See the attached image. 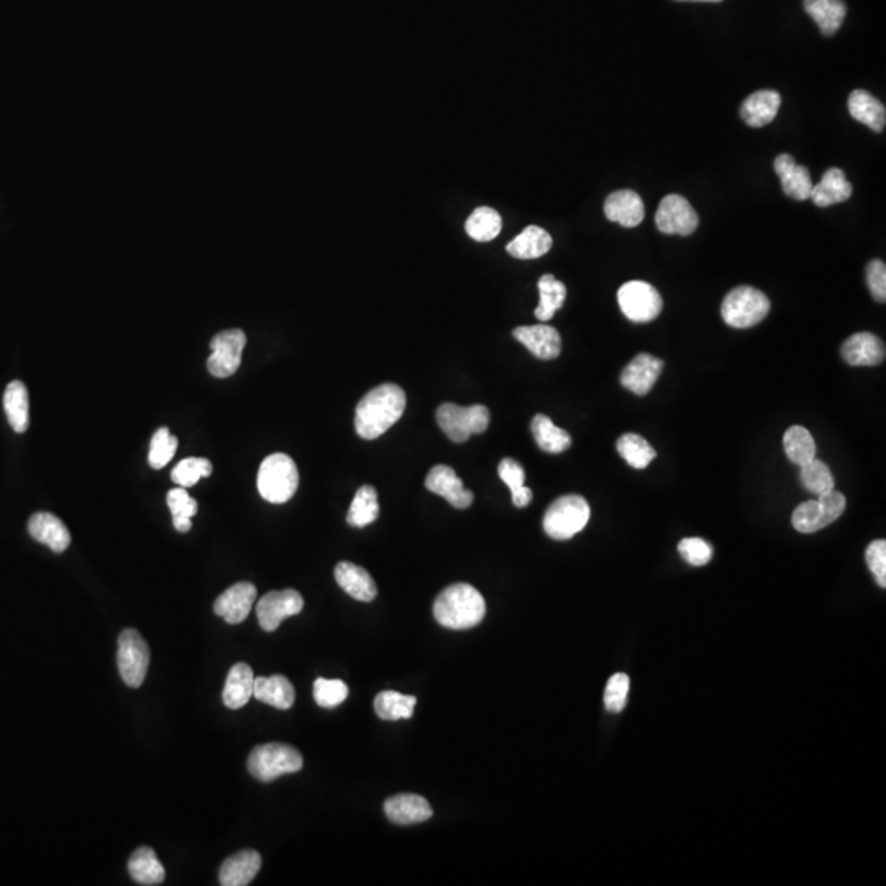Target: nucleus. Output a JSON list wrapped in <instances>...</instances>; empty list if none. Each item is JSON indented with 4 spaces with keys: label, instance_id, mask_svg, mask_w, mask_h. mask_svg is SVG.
<instances>
[{
    "label": "nucleus",
    "instance_id": "obj_1",
    "mask_svg": "<svg viewBox=\"0 0 886 886\" xmlns=\"http://www.w3.org/2000/svg\"><path fill=\"white\" fill-rule=\"evenodd\" d=\"M406 411V393L398 384H381L358 402L355 429L361 439L375 440L386 434Z\"/></svg>",
    "mask_w": 886,
    "mask_h": 886
},
{
    "label": "nucleus",
    "instance_id": "obj_2",
    "mask_svg": "<svg viewBox=\"0 0 886 886\" xmlns=\"http://www.w3.org/2000/svg\"><path fill=\"white\" fill-rule=\"evenodd\" d=\"M434 616L440 626L465 631L480 624L486 616L483 594L468 583H455L437 596Z\"/></svg>",
    "mask_w": 886,
    "mask_h": 886
},
{
    "label": "nucleus",
    "instance_id": "obj_3",
    "mask_svg": "<svg viewBox=\"0 0 886 886\" xmlns=\"http://www.w3.org/2000/svg\"><path fill=\"white\" fill-rule=\"evenodd\" d=\"M258 491L261 498L273 504L288 503L299 486V471L293 458L286 453L266 457L258 470Z\"/></svg>",
    "mask_w": 886,
    "mask_h": 886
},
{
    "label": "nucleus",
    "instance_id": "obj_4",
    "mask_svg": "<svg viewBox=\"0 0 886 886\" xmlns=\"http://www.w3.org/2000/svg\"><path fill=\"white\" fill-rule=\"evenodd\" d=\"M590 504L583 496L567 494L550 504L544 516L545 534L553 540H570L590 522Z\"/></svg>",
    "mask_w": 886,
    "mask_h": 886
},
{
    "label": "nucleus",
    "instance_id": "obj_5",
    "mask_svg": "<svg viewBox=\"0 0 886 886\" xmlns=\"http://www.w3.org/2000/svg\"><path fill=\"white\" fill-rule=\"evenodd\" d=\"M770 307V299L762 291L752 286H739L722 301L721 316L729 327L749 329L768 316Z\"/></svg>",
    "mask_w": 886,
    "mask_h": 886
},
{
    "label": "nucleus",
    "instance_id": "obj_6",
    "mask_svg": "<svg viewBox=\"0 0 886 886\" xmlns=\"http://www.w3.org/2000/svg\"><path fill=\"white\" fill-rule=\"evenodd\" d=\"M304 765L299 750L291 745L271 744L258 745L248 757V770L256 780L268 781L283 777L286 773H296Z\"/></svg>",
    "mask_w": 886,
    "mask_h": 886
},
{
    "label": "nucleus",
    "instance_id": "obj_7",
    "mask_svg": "<svg viewBox=\"0 0 886 886\" xmlns=\"http://www.w3.org/2000/svg\"><path fill=\"white\" fill-rule=\"evenodd\" d=\"M491 414L488 407L475 404V406L462 407L445 402L437 409V422L443 434L455 443H463L470 440L473 435L485 434L488 429Z\"/></svg>",
    "mask_w": 886,
    "mask_h": 886
},
{
    "label": "nucleus",
    "instance_id": "obj_8",
    "mask_svg": "<svg viewBox=\"0 0 886 886\" xmlns=\"http://www.w3.org/2000/svg\"><path fill=\"white\" fill-rule=\"evenodd\" d=\"M845 511V496L836 489L819 494L818 499L796 507L791 517L793 527L801 534H814L831 526Z\"/></svg>",
    "mask_w": 886,
    "mask_h": 886
},
{
    "label": "nucleus",
    "instance_id": "obj_9",
    "mask_svg": "<svg viewBox=\"0 0 886 886\" xmlns=\"http://www.w3.org/2000/svg\"><path fill=\"white\" fill-rule=\"evenodd\" d=\"M617 302L622 314L635 324H647L662 312V296L652 284L645 281H629L617 291Z\"/></svg>",
    "mask_w": 886,
    "mask_h": 886
},
{
    "label": "nucleus",
    "instance_id": "obj_10",
    "mask_svg": "<svg viewBox=\"0 0 886 886\" xmlns=\"http://www.w3.org/2000/svg\"><path fill=\"white\" fill-rule=\"evenodd\" d=\"M117 665H119L122 680L132 688L142 686L147 678L148 665H150V649L140 632L135 629H125L119 637V650H117Z\"/></svg>",
    "mask_w": 886,
    "mask_h": 886
},
{
    "label": "nucleus",
    "instance_id": "obj_11",
    "mask_svg": "<svg viewBox=\"0 0 886 886\" xmlns=\"http://www.w3.org/2000/svg\"><path fill=\"white\" fill-rule=\"evenodd\" d=\"M245 345H247V335L243 330L230 329L215 335L211 342V357L207 360L209 373L215 378H229L235 375L242 365Z\"/></svg>",
    "mask_w": 886,
    "mask_h": 886
},
{
    "label": "nucleus",
    "instance_id": "obj_12",
    "mask_svg": "<svg viewBox=\"0 0 886 886\" xmlns=\"http://www.w3.org/2000/svg\"><path fill=\"white\" fill-rule=\"evenodd\" d=\"M655 225L660 232L667 235L688 237L698 229L699 217L688 199L678 194H670L658 206Z\"/></svg>",
    "mask_w": 886,
    "mask_h": 886
},
{
    "label": "nucleus",
    "instance_id": "obj_13",
    "mask_svg": "<svg viewBox=\"0 0 886 886\" xmlns=\"http://www.w3.org/2000/svg\"><path fill=\"white\" fill-rule=\"evenodd\" d=\"M302 608H304V598L299 591H271L256 604V617L263 631L273 632L281 626L284 619L296 616Z\"/></svg>",
    "mask_w": 886,
    "mask_h": 886
},
{
    "label": "nucleus",
    "instance_id": "obj_14",
    "mask_svg": "<svg viewBox=\"0 0 886 886\" xmlns=\"http://www.w3.org/2000/svg\"><path fill=\"white\" fill-rule=\"evenodd\" d=\"M425 488L447 499L457 509L470 507L475 499L473 493L463 486L462 478L447 465H437L429 471L425 478Z\"/></svg>",
    "mask_w": 886,
    "mask_h": 886
},
{
    "label": "nucleus",
    "instance_id": "obj_15",
    "mask_svg": "<svg viewBox=\"0 0 886 886\" xmlns=\"http://www.w3.org/2000/svg\"><path fill=\"white\" fill-rule=\"evenodd\" d=\"M256 601V588L248 581L230 586L215 599L214 611L217 616L224 617L229 624H240L252 612Z\"/></svg>",
    "mask_w": 886,
    "mask_h": 886
},
{
    "label": "nucleus",
    "instance_id": "obj_16",
    "mask_svg": "<svg viewBox=\"0 0 886 886\" xmlns=\"http://www.w3.org/2000/svg\"><path fill=\"white\" fill-rule=\"evenodd\" d=\"M512 335L540 360H555L562 352V337L550 325H524L517 327Z\"/></svg>",
    "mask_w": 886,
    "mask_h": 886
},
{
    "label": "nucleus",
    "instance_id": "obj_17",
    "mask_svg": "<svg viewBox=\"0 0 886 886\" xmlns=\"http://www.w3.org/2000/svg\"><path fill=\"white\" fill-rule=\"evenodd\" d=\"M662 370L663 361L660 358L649 353H640L622 371L621 384L631 393L645 396L654 388Z\"/></svg>",
    "mask_w": 886,
    "mask_h": 886
},
{
    "label": "nucleus",
    "instance_id": "obj_18",
    "mask_svg": "<svg viewBox=\"0 0 886 886\" xmlns=\"http://www.w3.org/2000/svg\"><path fill=\"white\" fill-rule=\"evenodd\" d=\"M604 214L611 222L634 229L642 224L645 217V207L642 197L631 189H621L612 192L604 202Z\"/></svg>",
    "mask_w": 886,
    "mask_h": 886
},
{
    "label": "nucleus",
    "instance_id": "obj_19",
    "mask_svg": "<svg viewBox=\"0 0 886 886\" xmlns=\"http://www.w3.org/2000/svg\"><path fill=\"white\" fill-rule=\"evenodd\" d=\"M773 168L780 176L781 188L786 196L795 201H808L813 189V179L806 166L798 165L793 156L783 153L775 160Z\"/></svg>",
    "mask_w": 886,
    "mask_h": 886
},
{
    "label": "nucleus",
    "instance_id": "obj_20",
    "mask_svg": "<svg viewBox=\"0 0 886 886\" xmlns=\"http://www.w3.org/2000/svg\"><path fill=\"white\" fill-rule=\"evenodd\" d=\"M384 813L391 823L409 826V824L424 823L432 818L434 811L424 796L402 793L386 800Z\"/></svg>",
    "mask_w": 886,
    "mask_h": 886
},
{
    "label": "nucleus",
    "instance_id": "obj_21",
    "mask_svg": "<svg viewBox=\"0 0 886 886\" xmlns=\"http://www.w3.org/2000/svg\"><path fill=\"white\" fill-rule=\"evenodd\" d=\"M28 532L40 544L55 553H63L71 544V534L60 517L50 512H37L28 521Z\"/></svg>",
    "mask_w": 886,
    "mask_h": 886
},
{
    "label": "nucleus",
    "instance_id": "obj_22",
    "mask_svg": "<svg viewBox=\"0 0 886 886\" xmlns=\"http://www.w3.org/2000/svg\"><path fill=\"white\" fill-rule=\"evenodd\" d=\"M841 353L850 366H877L885 360V345L877 335L860 332L845 340Z\"/></svg>",
    "mask_w": 886,
    "mask_h": 886
},
{
    "label": "nucleus",
    "instance_id": "obj_23",
    "mask_svg": "<svg viewBox=\"0 0 886 886\" xmlns=\"http://www.w3.org/2000/svg\"><path fill=\"white\" fill-rule=\"evenodd\" d=\"M335 581L345 593L361 603H371L378 594V588L365 568L352 562H340L335 567Z\"/></svg>",
    "mask_w": 886,
    "mask_h": 886
},
{
    "label": "nucleus",
    "instance_id": "obj_24",
    "mask_svg": "<svg viewBox=\"0 0 886 886\" xmlns=\"http://www.w3.org/2000/svg\"><path fill=\"white\" fill-rule=\"evenodd\" d=\"M261 857L256 850H240L220 867V885L247 886L260 872Z\"/></svg>",
    "mask_w": 886,
    "mask_h": 886
},
{
    "label": "nucleus",
    "instance_id": "obj_25",
    "mask_svg": "<svg viewBox=\"0 0 886 886\" xmlns=\"http://www.w3.org/2000/svg\"><path fill=\"white\" fill-rule=\"evenodd\" d=\"M852 191L854 188L845 178L844 171L839 168H831L827 169L818 184H813L809 199H813L814 204L818 207H831L834 204L849 201Z\"/></svg>",
    "mask_w": 886,
    "mask_h": 886
},
{
    "label": "nucleus",
    "instance_id": "obj_26",
    "mask_svg": "<svg viewBox=\"0 0 886 886\" xmlns=\"http://www.w3.org/2000/svg\"><path fill=\"white\" fill-rule=\"evenodd\" d=\"M781 96L777 91H759L745 99L740 117L749 127H765L777 117Z\"/></svg>",
    "mask_w": 886,
    "mask_h": 886
},
{
    "label": "nucleus",
    "instance_id": "obj_27",
    "mask_svg": "<svg viewBox=\"0 0 886 886\" xmlns=\"http://www.w3.org/2000/svg\"><path fill=\"white\" fill-rule=\"evenodd\" d=\"M553 240L547 230L529 225L512 242L507 243V253L517 260H535L552 250Z\"/></svg>",
    "mask_w": 886,
    "mask_h": 886
},
{
    "label": "nucleus",
    "instance_id": "obj_28",
    "mask_svg": "<svg viewBox=\"0 0 886 886\" xmlns=\"http://www.w3.org/2000/svg\"><path fill=\"white\" fill-rule=\"evenodd\" d=\"M253 698L273 708L289 709L296 699V691L291 681L283 675L260 676L255 678Z\"/></svg>",
    "mask_w": 886,
    "mask_h": 886
},
{
    "label": "nucleus",
    "instance_id": "obj_29",
    "mask_svg": "<svg viewBox=\"0 0 886 886\" xmlns=\"http://www.w3.org/2000/svg\"><path fill=\"white\" fill-rule=\"evenodd\" d=\"M255 688V675L247 663H237L230 668L227 681H225L224 704L229 709H240L253 698Z\"/></svg>",
    "mask_w": 886,
    "mask_h": 886
},
{
    "label": "nucleus",
    "instance_id": "obj_30",
    "mask_svg": "<svg viewBox=\"0 0 886 886\" xmlns=\"http://www.w3.org/2000/svg\"><path fill=\"white\" fill-rule=\"evenodd\" d=\"M804 10L816 22L824 37L839 32L847 15L844 0H804Z\"/></svg>",
    "mask_w": 886,
    "mask_h": 886
},
{
    "label": "nucleus",
    "instance_id": "obj_31",
    "mask_svg": "<svg viewBox=\"0 0 886 886\" xmlns=\"http://www.w3.org/2000/svg\"><path fill=\"white\" fill-rule=\"evenodd\" d=\"M849 114L860 124L872 128L873 132L882 133L886 125V110L877 97L870 92L857 91L849 96Z\"/></svg>",
    "mask_w": 886,
    "mask_h": 886
},
{
    "label": "nucleus",
    "instance_id": "obj_32",
    "mask_svg": "<svg viewBox=\"0 0 886 886\" xmlns=\"http://www.w3.org/2000/svg\"><path fill=\"white\" fill-rule=\"evenodd\" d=\"M128 873L138 885H161L166 877L165 867L150 847H140L133 852L128 860Z\"/></svg>",
    "mask_w": 886,
    "mask_h": 886
},
{
    "label": "nucleus",
    "instance_id": "obj_33",
    "mask_svg": "<svg viewBox=\"0 0 886 886\" xmlns=\"http://www.w3.org/2000/svg\"><path fill=\"white\" fill-rule=\"evenodd\" d=\"M4 409L12 429L23 434L30 424V401L27 386L22 381H12L5 388Z\"/></svg>",
    "mask_w": 886,
    "mask_h": 886
},
{
    "label": "nucleus",
    "instance_id": "obj_34",
    "mask_svg": "<svg viewBox=\"0 0 886 886\" xmlns=\"http://www.w3.org/2000/svg\"><path fill=\"white\" fill-rule=\"evenodd\" d=\"M530 429H532L535 442L544 452L563 453L571 447V437L567 430L557 427L553 424L552 419L544 414H537L532 419Z\"/></svg>",
    "mask_w": 886,
    "mask_h": 886
},
{
    "label": "nucleus",
    "instance_id": "obj_35",
    "mask_svg": "<svg viewBox=\"0 0 886 886\" xmlns=\"http://www.w3.org/2000/svg\"><path fill=\"white\" fill-rule=\"evenodd\" d=\"M378 517H380V503H378L376 489L370 485L361 486L350 504V509H348V524L361 529V527L373 524Z\"/></svg>",
    "mask_w": 886,
    "mask_h": 886
},
{
    "label": "nucleus",
    "instance_id": "obj_36",
    "mask_svg": "<svg viewBox=\"0 0 886 886\" xmlns=\"http://www.w3.org/2000/svg\"><path fill=\"white\" fill-rule=\"evenodd\" d=\"M540 302L535 309V317L540 322H549L555 312L562 309L567 299V288L562 281H558L553 275H544L539 279Z\"/></svg>",
    "mask_w": 886,
    "mask_h": 886
},
{
    "label": "nucleus",
    "instance_id": "obj_37",
    "mask_svg": "<svg viewBox=\"0 0 886 886\" xmlns=\"http://www.w3.org/2000/svg\"><path fill=\"white\" fill-rule=\"evenodd\" d=\"M783 447H785L786 457L791 463L803 466L816 458V442L813 435L809 434L808 429H804L801 425H793L786 430L783 437Z\"/></svg>",
    "mask_w": 886,
    "mask_h": 886
},
{
    "label": "nucleus",
    "instance_id": "obj_38",
    "mask_svg": "<svg viewBox=\"0 0 886 886\" xmlns=\"http://www.w3.org/2000/svg\"><path fill=\"white\" fill-rule=\"evenodd\" d=\"M465 230L476 242H491L503 230V219L491 207H478L466 219Z\"/></svg>",
    "mask_w": 886,
    "mask_h": 886
},
{
    "label": "nucleus",
    "instance_id": "obj_39",
    "mask_svg": "<svg viewBox=\"0 0 886 886\" xmlns=\"http://www.w3.org/2000/svg\"><path fill=\"white\" fill-rule=\"evenodd\" d=\"M416 704V696L401 695L398 691H383L375 698V713L383 721L411 719Z\"/></svg>",
    "mask_w": 886,
    "mask_h": 886
},
{
    "label": "nucleus",
    "instance_id": "obj_40",
    "mask_svg": "<svg viewBox=\"0 0 886 886\" xmlns=\"http://www.w3.org/2000/svg\"><path fill=\"white\" fill-rule=\"evenodd\" d=\"M617 452L635 470H644L654 462L657 452L650 447V443L637 434L622 435L616 443Z\"/></svg>",
    "mask_w": 886,
    "mask_h": 886
},
{
    "label": "nucleus",
    "instance_id": "obj_41",
    "mask_svg": "<svg viewBox=\"0 0 886 886\" xmlns=\"http://www.w3.org/2000/svg\"><path fill=\"white\" fill-rule=\"evenodd\" d=\"M168 507L173 516V526L178 532H189L191 519L197 514V501L189 496L186 488L171 489L168 493Z\"/></svg>",
    "mask_w": 886,
    "mask_h": 886
},
{
    "label": "nucleus",
    "instance_id": "obj_42",
    "mask_svg": "<svg viewBox=\"0 0 886 886\" xmlns=\"http://www.w3.org/2000/svg\"><path fill=\"white\" fill-rule=\"evenodd\" d=\"M800 481L806 491L813 493L814 496L827 493L836 486L834 476L826 463L821 460H811L806 465L800 466Z\"/></svg>",
    "mask_w": 886,
    "mask_h": 886
},
{
    "label": "nucleus",
    "instance_id": "obj_43",
    "mask_svg": "<svg viewBox=\"0 0 886 886\" xmlns=\"http://www.w3.org/2000/svg\"><path fill=\"white\" fill-rule=\"evenodd\" d=\"M212 463L207 458H186L179 462L171 473L174 483L181 488H191L197 481L212 475Z\"/></svg>",
    "mask_w": 886,
    "mask_h": 886
},
{
    "label": "nucleus",
    "instance_id": "obj_44",
    "mask_svg": "<svg viewBox=\"0 0 886 886\" xmlns=\"http://www.w3.org/2000/svg\"><path fill=\"white\" fill-rule=\"evenodd\" d=\"M176 450H178V439L171 435L169 429L161 427L151 439L148 462L155 470H160L173 460Z\"/></svg>",
    "mask_w": 886,
    "mask_h": 886
},
{
    "label": "nucleus",
    "instance_id": "obj_45",
    "mask_svg": "<svg viewBox=\"0 0 886 886\" xmlns=\"http://www.w3.org/2000/svg\"><path fill=\"white\" fill-rule=\"evenodd\" d=\"M348 696V686L342 680L317 678L314 683V699L320 708H337Z\"/></svg>",
    "mask_w": 886,
    "mask_h": 886
},
{
    "label": "nucleus",
    "instance_id": "obj_46",
    "mask_svg": "<svg viewBox=\"0 0 886 886\" xmlns=\"http://www.w3.org/2000/svg\"><path fill=\"white\" fill-rule=\"evenodd\" d=\"M631 680L626 673H616L609 678L608 686L604 691V704L609 713H621L626 708L627 696H629Z\"/></svg>",
    "mask_w": 886,
    "mask_h": 886
},
{
    "label": "nucleus",
    "instance_id": "obj_47",
    "mask_svg": "<svg viewBox=\"0 0 886 886\" xmlns=\"http://www.w3.org/2000/svg\"><path fill=\"white\" fill-rule=\"evenodd\" d=\"M678 552L693 567H704L713 558V547L699 537L681 540L678 544Z\"/></svg>",
    "mask_w": 886,
    "mask_h": 886
},
{
    "label": "nucleus",
    "instance_id": "obj_48",
    "mask_svg": "<svg viewBox=\"0 0 886 886\" xmlns=\"http://www.w3.org/2000/svg\"><path fill=\"white\" fill-rule=\"evenodd\" d=\"M865 560H867L868 568L872 571L878 586L886 588V542L885 540H875L868 545L865 552Z\"/></svg>",
    "mask_w": 886,
    "mask_h": 886
},
{
    "label": "nucleus",
    "instance_id": "obj_49",
    "mask_svg": "<svg viewBox=\"0 0 886 886\" xmlns=\"http://www.w3.org/2000/svg\"><path fill=\"white\" fill-rule=\"evenodd\" d=\"M867 284L873 299L886 301V265L885 261L873 260L867 266Z\"/></svg>",
    "mask_w": 886,
    "mask_h": 886
},
{
    "label": "nucleus",
    "instance_id": "obj_50",
    "mask_svg": "<svg viewBox=\"0 0 886 886\" xmlns=\"http://www.w3.org/2000/svg\"><path fill=\"white\" fill-rule=\"evenodd\" d=\"M499 478L506 483L507 488L511 489V493L522 488L526 483V471L522 468L521 463H517L512 458H504L503 462L498 466Z\"/></svg>",
    "mask_w": 886,
    "mask_h": 886
},
{
    "label": "nucleus",
    "instance_id": "obj_51",
    "mask_svg": "<svg viewBox=\"0 0 886 886\" xmlns=\"http://www.w3.org/2000/svg\"><path fill=\"white\" fill-rule=\"evenodd\" d=\"M532 498H534V496H532V491H530L527 486H522V488H519L512 493V503H514V506L516 507L529 506V504L532 503Z\"/></svg>",
    "mask_w": 886,
    "mask_h": 886
},
{
    "label": "nucleus",
    "instance_id": "obj_52",
    "mask_svg": "<svg viewBox=\"0 0 886 886\" xmlns=\"http://www.w3.org/2000/svg\"><path fill=\"white\" fill-rule=\"evenodd\" d=\"M680 2H722V0H680Z\"/></svg>",
    "mask_w": 886,
    "mask_h": 886
}]
</instances>
